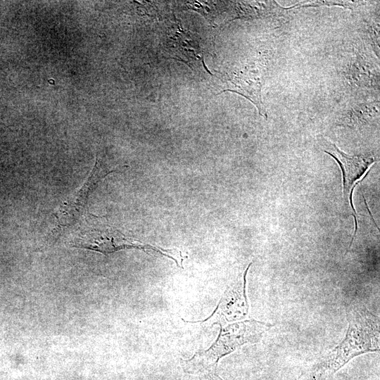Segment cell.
Returning <instances> with one entry per match:
<instances>
[{
  "label": "cell",
  "mask_w": 380,
  "mask_h": 380,
  "mask_svg": "<svg viewBox=\"0 0 380 380\" xmlns=\"http://www.w3.org/2000/svg\"><path fill=\"white\" fill-rule=\"evenodd\" d=\"M347 317L344 338L319 358L304 380H326L355 357L379 351V317L360 306L352 307Z\"/></svg>",
  "instance_id": "1"
},
{
  "label": "cell",
  "mask_w": 380,
  "mask_h": 380,
  "mask_svg": "<svg viewBox=\"0 0 380 380\" xmlns=\"http://www.w3.org/2000/svg\"><path fill=\"white\" fill-rule=\"evenodd\" d=\"M251 265V263L236 281L227 286L212 314L205 319L194 323L224 326L247 317L249 304L246 295V276Z\"/></svg>",
  "instance_id": "4"
},
{
  "label": "cell",
  "mask_w": 380,
  "mask_h": 380,
  "mask_svg": "<svg viewBox=\"0 0 380 380\" xmlns=\"http://www.w3.org/2000/svg\"><path fill=\"white\" fill-rule=\"evenodd\" d=\"M324 151L339 163L343 172V193L346 198L351 202V194L354 183L366 172L374 163V158L366 156H348L341 151L334 144L322 139Z\"/></svg>",
  "instance_id": "6"
},
{
  "label": "cell",
  "mask_w": 380,
  "mask_h": 380,
  "mask_svg": "<svg viewBox=\"0 0 380 380\" xmlns=\"http://www.w3.org/2000/svg\"><path fill=\"white\" fill-rule=\"evenodd\" d=\"M220 327L217 339L208 349L199 350L184 361L182 367L186 373L213 374L222 357L245 344L258 342L273 324L249 319Z\"/></svg>",
  "instance_id": "2"
},
{
  "label": "cell",
  "mask_w": 380,
  "mask_h": 380,
  "mask_svg": "<svg viewBox=\"0 0 380 380\" xmlns=\"http://www.w3.org/2000/svg\"><path fill=\"white\" fill-rule=\"evenodd\" d=\"M103 254L112 253L122 249L137 248L146 251H153L174 260L177 267L182 266L179 253L174 250L163 249L160 247L141 243L125 236L118 230L111 227L103 230H92L75 240L73 246Z\"/></svg>",
  "instance_id": "3"
},
{
  "label": "cell",
  "mask_w": 380,
  "mask_h": 380,
  "mask_svg": "<svg viewBox=\"0 0 380 380\" xmlns=\"http://www.w3.org/2000/svg\"><path fill=\"white\" fill-rule=\"evenodd\" d=\"M116 170L108 169L97 157L95 165L82 186L72 196L68 197L54 213L59 227L73 224L84 210L90 194L98 184L108 174Z\"/></svg>",
  "instance_id": "5"
},
{
  "label": "cell",
  "mask_w": 380,
  "mask_h": 380,
  "mask_svg": "<svg viewBox=\"0 0 380 380\" xmlns=\"http://www.w3.org/2000/svg\"><path fill=\"white\" fill-rule=\"evenodd\" d=\"M227 81V87L222 91H231L241 94L256 106L262 116L267 117L258 78L251 73L241 72L231 75Z\"/></svg>",
  "instance_id": "7"
}]
</instances>
